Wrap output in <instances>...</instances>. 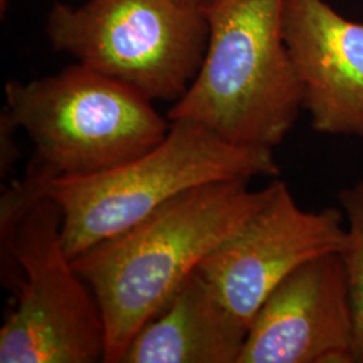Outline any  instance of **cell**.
Segmentation results:
<instances>
[{"label":"cell","instance_id":"5","mask_svg":"<svg viewBox=\"0 0 363 363\" xmlns=\"http://www.w3.org/2000/svg\"><path fill=\"white\" fill-rule=\"evenodd\" d=\"M58 177L115 169L160 143L169 120L128 85L77 64L6 85V109Z\"/></svg>","mask_w":363,"mask_h":363},{"label":"cell","instance_id":"11","mask_svg":"<svg viewBox=\"0 0 363 363\" xmlns=\"http://www.w3.org/2000/svg\"><path fill=\"white\" fill-rule=\"evenodd\" d=\"M347 218L346 244L340 252L355 325V357L363 363V179L339 195Z\"/></svg>","mask_w":363,"mask_h":363},{"label":"cell","instance_id":"7","mask_svg":"<svg viewBox=\"0 0 363 363\" xmlns=\"http://www.w3.org/2000/svg\"><path fill=\"white\" fill-rule=\"evenodd\" d=\"M346 225L337 208L307 211L286 183L268 186L264 203L199 265L229 311L244 325L289 273L319 255L340 253Z\"/></svg>","mask_w":363,"mask_h":363},{"label":"cell","instance_id":"4","mask_svg":"<svg viewBox=\"0 0 363 363\" xmlns=\"http://www.w3.org/2000/svg\"><path fill=\"white\" fill-rule=\"evenodd\" d=\"M0 277L15 298L0 330V362L104 361L101 310L66 253L62 213L49 195L0 238Z\"/></svg>","mask_w":363,"mask_h":363},{"label":"cell","instance_id":"3","mask_svg":"<svg viewBox=\"0 0 363 363\" xmlns=\"http://www.w3.org/2000/svg\"><path fill=\"white\" fill-rule=\"evenodd\" d=\"M279 174L273 150L229 143L196 123L174 120L148 152L103 172L57 177L49 196L62 213V242L74 259L187 190Z\"/></svg>","mask_w":363,"mask_h":363},{"label":"cell","instance_id":"9","mask_svg":"<svg viewBox=\"0 0 363 363\" xmlns=\"http://www.w3.org/2000/svg\"><path fill=\"white\" fill-rule=\"evenodd\" d=\"M283 35L313 130L363 139V23L325 0H284Z\"/></svg>","mask_w":363,"mask_h":363},{"label":"cell","instance_id":"2","mask_svg":"<svg viewBox=\"0 0 363 363\" xmlns=\"http://www.w3.org/2000/svg\"><path fill=\"white\" fill-rule=\"evenodd\" d=\"M284 0H217L205 10L206 52L167 118L189 120L229 143L274 150L303 106L283 35Z\"/></svg>","mask_w":363,"mask_h":363},{"label":"cell","instance_id":"14","mask_svg":"<svg viewBox=\"0 0 363 363\" xmlns=\"http://www.w3.org/2000/svg\"><path fill=\"white\" fill-rule=\"evenodd\" d=\"M11 0H0V13H1V19L4 18V13H7L9 6H10Z\"/></svg>","mask_w":363,"mask_h":363},{"label":"cell","instance_id":"6","mask_svg":"<svg viewBox=\"0 0 363 363\" xmlns=\"http://www.w3.org/2000/svg\"><path fill=\"white\" fill-rule=\"evenodd\" d=\"M52 48L151 101H178L202 65L205 10L181 0L55 3L46 18Z\"/></svg>","mask_w":363,"mask_h":363},{"label":"cell","instance_id":"10","mask_svg":"<svg viewBox=\"0 0 363 363\" xmlns=\"http://www.w3.org/2000/svg\"><path fill=\"white\" fill-rule=\"evenodd\" d=\"M247 331L196 269L139 330L120 363H237Z\"/></svg>","mask_w":363,"mask_h":363},{"label":"cell","instance_id":"13","mask_svg":"<svg viewBox=\"0 0 363 363\" xmlns=\"http://www.w3.org/2000/svg\"><path fill=\"white\" fill-rule=\"evenodd\" d=\"M181 1L189 3V4H193V6L201 7V9H206V7H208L210 4H213V3H214V1H217V0H181Z\"/></svg>","mask_w":363,"mask_h":363},{"label":"cell","instance_id":"8","mask_svg":"<svg viewBox=\"0 0 363 363\" xmlns=\"http://www.w3.org/2000/svg\"><path fill=\"white\" fill-rule=\"evenodd\" d=\"M237 363H357L340 253L307 259L265 298Z\"/></svg>","mask_w":363,"mask_h":363},{"label":"cell","instance_id":"1","mask_svg":"<svg viewBox=\"0 0 363 363\" xmlns=\"http://www.w3.org/2000/svg\"><path fill=\"white\" fill-rule=\"evenodd\" d=\"M211 182L174 196L144 220L72 259L99 303L105 363H120L130 340L202 261L264 203L268 187Z\"/></svg>","mask_w":363,"mask_h":363},{"label":"cell","instance_id":"12","mask_svg":"<svg viewBox=\"0 0 363 363\" xmlns=\"http://www.w3.org/2000/svg\"><path fill=\"white\" fill-rule=\"evenodd\" d=\"M19 130L13 124L11 117L6 111L0 116V175L4 178L19 159L21 151L15 142V130Z\"/></svg>","mask_w":363,"mask_h":363}]
</instances>
